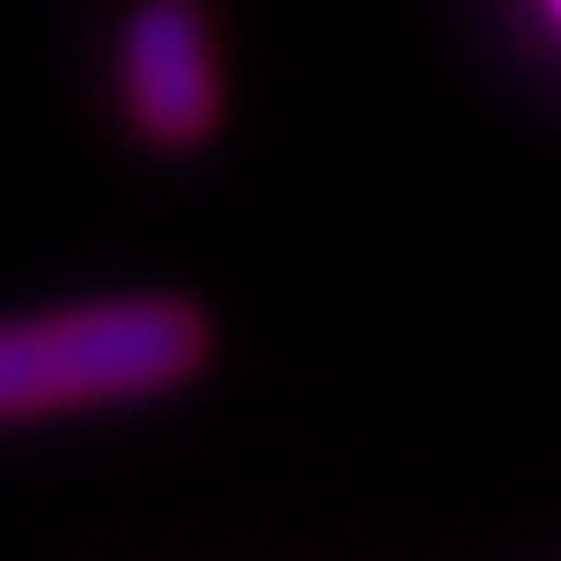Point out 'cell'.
<instances>
[{
    "label": "cell",
    "mask_w": 561,
    "mask_h": 561,
    "mask_svg": "<svg viewBox=\"0 0 561 561\" xmlns=\"http://www.w3.org/2000/svg\"><path fill=\"white\" fill-rule=\"evenodd\" d=\"M203 312L172 297H110L47 320H9L0 328V421L180 390L203 367Z\"/></svg>",
    "instance_id": "1"
},
{
    "label": "cell",
    "mask_w": 561,
    "mask_h": 561,
    "mask_svg": "<svg viewBox=\"0 0 561 561\" xmlns=\"http://www.w3.org/2000/svg\"><path fill=\"white\" fill-rule=\"evenodd\" d=\"M125 102L157 149H195L210 133L219 79H210V39L195 0H140L125 16Z\"/></svg>",
    "instance_id": "2"
},
{
    "label": "cell",
    "mask_w": 561,
    "mask_h": 561,
    "mask_svg": "<svg viewBox=\"0 0 561 561\" xmlns=\"http://www.w3.org/2000/svg\"><path fill=\"white\" fill-rule=\"evenodd\" d=\"M553 16H561V0H553Z\"/></svg>",
    "instance_id": "3"
}]
</instances>
